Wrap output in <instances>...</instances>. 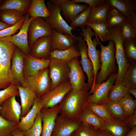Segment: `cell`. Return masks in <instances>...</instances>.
I'll return each instance as SVG.
<instances>
[{"label":"cell","instance_id":"obj_1","mask_svg":"<svg viewBox=\"0 0 136 136\" xmlns=\"http://www.w3.org/2000/svg\"><path fill=\"white\" fill-rule=\"evenodd\" d=\"M88 89L80 90L72 89L65 95L58 106L59 114L69 119L77 120L86 107L89 94Z\"/></svg>","mask_w":136,"mask_h":136},{"label":"cell","instance_id":"obj_2","mask_svg":"<svg viewBox=\"0 0 136 136\" xmlns=\"http://www.w3.org/2000/svg\"><path fill=\"white\" fill-rule=\"evenodd\" d=\"M98 41L101 49L99 62L101 64L100 70L96 77L95 83L106 81L112 74L116 73L115 48L114 42L109 40L108 45L105 46L101 44L99 39Z\"/></svg>","mask_w":136,"mask_h":136},{"label":"cell","instance_id":"obj_3","mask_svg":"<svg viewBox=\"0 0 136 136\" xmlns=\"http://www.w3.org/2000/svg\"><path fill=\"white\" fill-rule=\"evenodd\" d=\"M16 47L4 37L0 38V89H5L14 82L11 73V63Z\"/></svg>","mask_w":136,"mask_h":136},{"label":"cell","instance_id":"obj_4","mask_svg":"<svg viewBox=\"0 0 136 136\" xmlns=\"http://www.w3.org/2000/svg\"><path fill=\"white\" fill-rule=\"evenodd\" d=\"M112 40L115 48V58L118 66V71L115 80V84L122 83L125 73L128 65L129 62L125 55L123 40L120 34L119 26L109 29L104 42Z\"/></svg>","mask_w":136,"mask_h":136},{"label":"cell","instance_id":"obj_5","mask_svg":"<svg viewBox=\"0 0 136 136\" xmlns=\"http://www.w3.org/2000/svg\"><path fill=\"white\" fill-rule=\"evenodd\" d=\"M81 27L80 36L86 42L87 47V56L92 64L94 74V79L92 87L95 83L96 77L99 69L100 68L99 57L100 51L96 49V46L99 44V39L97 35L88 25Z\"/></svg>","mask_w":136,"mask_h":136},{"label":"cell","instance_id":"obj_6","mask_svg":"<svg viewBox=\"0 0 136 136\" xmlns=\"http://www.w3.org/2000/svg\"><path fill=\"white\" fill-rule=\"evenodd\" d=\"M21 86L30 89L35 93L37 97L43 95L51 88L48 67L40 70L33 76L25 77Z\"/></svg>","mask_w":136,"mask_h":136},{"label":"cell","instance_id":"obj_7","mask_svg":"<svg viewBox=\"0 0 136 136\" xmlns=\"http://www.w3.org/2000/svg\"><path fill=\"white\" fill-rule=\"evenodd\" d=\"M72 89L69 80L63 82L39 97L43 109L52 108L58 105L66 94Z\"/></svg>","mask_w":136,"mask_h":136},{"label":"cell","instance_id":"obj_8","mask_svg":"<svg viewBox=\"0 0 136 136\" xmlns=\"http://www.w3.org/2000/svg\"><path fill=\"white\" fill-rule=\"evenodd\" d=\"M46 6L50 15L45 20L51 29L70 35L75 39L76 37L73 34L72 31L76 29L72 28L62 17L59 6L49 1L47 2Z\"/></svg>","mask_w":136,"mask_h":136},{"label":"cell","instance_id":"obj_9","mask_svg":"<svg viewBox=\"0 0 136 136\" xmlns=\"http://www.w3.org/2000/svg\"><path fill=\"white\" fill-rule=\"evenodd\" d=\"M50 59L48 68L52 89L69 80L70 69L68 63L54 58Z\"/></svg>","mask_w":136,"mask_h":136},{"label":"cell","instance_id":"obj_10","mask_svg":"<svg viewBox=\"0 0 136 136\" xmlns=\"http://www.w3.org/2000/svg\"><path fill=\"white\" fill-rule=\"evenodd\" d=\"M117 73L112 74L106 81L95 83L91 93L89 94L87 102L98 105L104 104L108 101V94L117 75Z\"/></svg>","mask_w":136,"mask_h":136},{"label":"cell","instance_id":"obj_11","mask_svg":"<svg viewBox=\"0 0 136 136\" xmlns=\"http://www.w3.org/2000/svg\"><path fill=\"white\" fill-rule=\"evenodd\" d=\"M52 29L46 21L41 18H34L28 27V42L31 49L35 41L42 37L51 36Z\"/></svg>","mask_w":136,"mask_h":136},{"label":"cell","instance_id":"obj_12","mask_svg":"<svg viewBox=\"0 0 136 136\" xmlns=\"http://www.w3.org/2000/svg\"><path fill=\"white\" fill-rule=\"evenodd\" d=\"M34 18L27 14L25 16L24 23L19 32L16 35L4 37L18 48L26 55H30V49L28 42L27 32L30 23Z\"/></svg>","mask_w":136,"mask_h":136},{"label":"cell","instance_id":"obj_13","mask_svg":"<svg viewBox=\"0 0 136 136\" xmlns=\"http://www.w3.org/2000/svg\"><path fill=\"white\" fill-rule=\"evenodd\" d=\"M68 64L70 69L69 80L72 89H89L87 84L85 82V77L78 57L72 59Z\"/></svg>","mask_w":136,"mask_h":136},{"label":"cell","instance_id":"obj_14","mask_svg":"<svg viewBox=\"0 0 136 136\" xmlns=\"http://www.w3.org/2000/svg\"><path fill=\"white\" fill-rule=\"evenodd\" d=\"M16 96H13L4 101L0 107V114L7 121L18 124L21 118V105L16 100Z\"/></svg>","mask_w":136,"mask_h":136},{"label":"cell","instance_id":"obj_15","mask_svg":"<svg viewBox=\"0 0 136 136\" xmlns=\"http://www.w3.org/2000/svg\"><path fill=\"white\" fill-rule=\"evenodd\" d=\"M75 40L80 54L81 59L80 63L83 72L87 76V84L89 90H90L93 84L94 74L92 64L87 56V46L81 36L76 37Z\"/></svg>","mask_w":136,"mask_h":136},{"label":"cell","instance_id":"obj_16","mask_svg":"<svg viewBox=\"0 0 136 136\" xmlns=\"http://www.w3.org/2000/svg\"><path fill=\"white\" fill-rule=\"evenodd\" d=\"M81 123L77 120L58 114L55 119L51 136H71L79 128Z\"/></svg>","mask_w":136,"mask_h":136},{"label":"cell","instance_id":"obj_17","mask_svg":"<svg viewBox=\"0 0 136 136\" xmlns=\"http://www.w3.org/2000/svg\"><path fill=\"white\" fill-rule=\"evenodd\" d=\"M24 53L16 46L11 60V73L13 82L21 86L24 80L23 73Z\"/></svg>","mask_w":136,"mask_h":136},{"label":"cell","instance_id":"obj_18","mask_svg":"<svg viewBox=\"0 0 136 136\" xmlns=\"http://www.w3.org/2000/svg\"><path fill=\"white\" fill-rule=\"evenodd\" d=\"M60 112L58 105L52 108L43 109L40 113L42 121L41 136H51L56 118Z\"/></svg>","mask_w":136,"mask_h":136},{"label":"cell","instance_id":"obj_19","mask_svg":"<svg viewBox=\"0 0 136 136\" xmlns=\"http://www.w3.org/2000/svg\"><path fill=\"white\" fill-rule=\"evenodd\" d=\"M51 42V36H43L38 39L30 49V55L39 58L50 59Z\"/></svg>","mask_w":136,"mask_h":136},{"label":"cell","instance_id":"obj_20","mask_svg":"<svg viewBox=\"0 0 136 136\" xmlns=\"http://www.w3.org/2000/svg\"><path fill=\"white\" fill-rule=\"evenodd\" d=\"M50 59L37 58L24 54L23 73L25 77L33 76L40 70L48 67Z\"/></svg>","mask_w":136,"mask_h":136},{"label":"cell","instance_id":"obj_21","mask_svg":"<svg viewBox=\"0 0 136 136\" xmlns=\"http://www.w3.org/2000/svg\"><path fill=\"white\" fill-rule=\"evenodd\" d=\"M51 3L58 6L64 16L69 21L71 22L79 13L89 7L88 5L77 3L68 4L65 0H50Z\"/></svg>","mask_w":136,"mask_h":136},{"label":"cell","instance_id":"obj_22","mask_svg":"<svg viewBox=\"0 0 136 136\" xmlns=\"http://www.w3.org/2000/svg\"><path fill=\"white\" fill-rule=\"evenodd\" d=\"M43 104L39 97H37L31 109L24 117H21L17 128L25 131L29 129L33 125L38 114L42 109Z\"/></svg>","mask_w":136,"mask_h":136},{"label":"cell","instance_id":"obj_23","mask_svg":"<svg viewBox=\"0 0 136 136\" xmlns=\"http://www.w3.org/2000/svg\"><path fill=\"white\" fill-rule=\"evenodd\" d=\"M51 37V51L55 49H67L73 45L76 41L75 39L70 35L62 33L55 29H52Z\"/></svg>","mask_w":136,"mask_h":136},{"label":"cell","instance_id":"obj_24","mask_svg":"<svg viewBox=\"0 0 136 136\" xmlns=\"http://www.w3.org/2000/svg\"><path fill=\"white\" fill-rule=\"evenodd\" d=\"M17 87L21 100V117L25 116L30 111L37 97L35 93L28 88L18 85Z\"/></svg>","mask_w":136,"mask_h":136},{"label":"cell","instance_id":"obj_25","mask_svg":"<svg viewBox=\"0 0 136 136\" xmlns=\"http://www.w3.org/2000/svg\"><path fill=\"white\" fill-rule=\"evenodd\" d=\"M105 2L117 9L127 19L136 10L135 0H106Z\"/></svg>","mask_w":136,"mask_h":136},{"label":"cell","instance_id":"obj_26","mask_svg":"<svg viewBox=\"0 0 136 136\" xmlns=\"http://www.w3.org/2000/svg\"><path fill=\"white\" fill-rule=\"evenodd\" d=\"M77 120L97 130L102 128L105 121L86 107L82 111Z\"/></svg>","mask_w":136,"mask_h":136},{"label":"cell","instance_id":"obj_27","mask_svg":"<svg viewBox=\"0 0 136 136\" xmlns=\"http://www.w3.org/2000/svg\"><path fill=\"white\" fill-rule=\"evenodd\" d=\"M44 0H32L27 12L30 17L43 18L49 17L50 14L45 3Z\"/></svg>","mask_w":136,"mask_h":136},{"label":"cell","instance_id":"obj_28","mask_svg":"<svg viewBox=\"0 0 136 136\" xmlns=\"http://www.w3.org/2000/svg\"><path fill=\"white\" fill-rule=\"evenodd\" d=\"M112 136H125L130 130L124 122L116 120L104 121L102 128Z\"/></svg>","mask_w":136,"mask_h":136},{"label":"cell","instance_id":"obj_29","mask_svg":"<svg viewBox=\"0 0 136 136\" xmlns=\"http://www.w3.org/2000/svg\"><path fill=\"white\" fill-rule=\"evenodd\" d=\"M80 56V53L75 46L65 50L55 49L51 51L50 59L54 58L69 63L73 59Z\"/></svg>","mask_w":136,"mask_h":136},{"label":"cell","instance_id":"obj_30","mask_svg":"<svg viewBox=\"0 0 136 136\" xmlns=\"http://www.w3.org/2000/svg\"><path fill=\"white\" fill-rule=\"evenodd\" d=\"M31 0H7L0 7V11L11 9L17 11L23 16L25 15L30 4Z\"/></svg>","mask_w":136,"mask_h":136},{"label":"cell","instance_id":"obj_31","mask_svg":"<svg viewBox=\"0 0 136 136\" xmlns=\"http://www.w3.org/2000/svg\"><path fill=\"white\" fill-rule=\"evenodd\" d=\"M110 5L104 1V4L96 8L91 9L90 17L87 23H107Z\"/></svg>","mask_w":136,"mask_h":136},{"label":"cell","instance_id":"obj_32","mask_svg":"<svg viewBox=\"0 0 136 136\" xmlns=\"http://www.w3.org/2000/svg\"><path fill=\"white\" fill-rule=\"evenodd\" d=\"M114 120L124 122L127 117L118 102L108 101L104 104Z\"/></svg>","mask_w":136,"mask_h":136},{"label":"cell","instance_id":"obj_33","mask_svg":"<svg viewBox=\"0 0 136 136\" xmlns=\"http://www.w3.org/2000/svg\"><path fill=\"white\" fill-rule=\"evenodd\" d=\"M127 19L117 9L110 6L107 21L109 29L113 27L119 26Z\"/></svg>","mask_w":136,"mask_h":136},{"label":"cell","instance_id":"obj_34","mask_svg":"<svg viewBox=\"0 0 136 136\" xmlns=\"http://www.w3.org/2000/svg\"><path fill=\"white\" fill-rule=\"evenodd\" d=\"M24 18L25 16L15 10L5 9L0 11V19L10 26L15 24Z\"/></svg>","mask_w":136,"mask_h":136},{"label":"cell","instance_id":"obj_35","mask_svg":"<svg viewBox=\"0 0 136 136\" xmlns=\"http://www.w3.org/2000/svg\"><path fill=\"white\" fill-rule=\"evenodd\" d=\"M128 62V66L124 75L122 83L128 89L136 88V62Z\"/></svg>","mask_w":136,"mask_h":136},{"label":"cell","instance_id":"obj_36","mask_svg":"<svg viewBox=\"0 0 136 136\" xmlns=\"http://www.w3.org/2000/svg\"><path fill=\"white\" fill-rule=\"evenodd\" d=\"M128 89L122 83L113 85L108 94L109 100L118 102L121 99L130 94Z\"/></svg>","mask_w":136,"mask_h":136},{"label":"cell","instance_id":"obj_37","mask_svg":"<svg viewBox=\"0 0 136 136\" xmlns=\"http://www.w3.org/2000/svg\"><path fill=\"white\" fill-rule=\"evenodd\" d=\"M86 107L105 122L116 120L112 117L104 104L98 105L87 102Z\"/></svg>","mask_w":136,"mask_h":136},{"label":"cell","instance_id":"obj_38","mask_svg":"<svg viewBox=\"0 0 136 136\" xmlns=\"http://www.w3.org/2000/svg\"><path fill=\"white\" fill-rule=\"evenodd\" d=\"M125 56L128 61L136 62V38L123 40Z\"/></svg>","mask_w":136,"mask_h":136},{"label":"cell","instance_id":"obj_39","mask_svg":"<svg viewBox=\"0 0 136 136\" xmlns=\"http://www.w3.org/2000/svg\"><path fill=\"white\" fill-rule=\"evenodd\" d=\"M118 102L124 110L127 117L136 112V100L130 94L123 97Z\"/></svg>","mask_w":136,"mask_h":136},{"label":"cell","instance_id":"obj_40","mask_svg":"<svg viewBox=\"0 0 136 136\" xmlns=\"http://www.w3.org/2000/svg\"><path fill=\"white\" fill-rule=\"evenodd\" d=\"M91 10V8L89 7L78 14L71 21L70 26L76 29V27L86 26V24L90 16Z\"/></svg>","mask_w":136,"mask_h":136},{"label":"cell","instance_id":"obj_41","mask_svg":"<svg viewBox=\"0 0 136 136\" xmlns=\"http://www.w3.org/2000/svg\"><path fill=\"white\" fill-rule=\"evenodd\" d=\"M42 125V119L40 112L37 115L33 125L28 130L23 131L24 136H41Z\"/></svg>","mask_w":136,"mask_h":136},{"label":"cell","instance_id":"obj_42","mask_svg":"<svg viewBox=\"0 0 136 136\" xmlns=\"http://www.w3.org/2000/svg\"><path fill=\"white\" fill-rule=\"evenodd\" d=\"M93 29L95 33L98 36L101 41L104 42L109 29L107 23L97 22L86 24Z\"/></svg>","mask_w":136,"mask_h":136},{"label":"cell","instance_id":"obj_43","mask_svg":"<svg viewBox=\"0 0 136 136\" xmlns=\"http://www.w3.org/2000/svg\"><path fill=\"white\" fill-rule=\"evenodd\" d=\"M13 96H19L17 85L14 82L7 88L0 90V106L6 100Z\"/></svg>","mask_w":136,"mask_h":136},{"label":"cell","instance_id":"obj_44","mask_svg":"<svg viewBox=\"0 0 136 136\" xmlns=\"http://www.w3.org/2000/svg\"><path fill=\"white\" fill-rule=\"evenodd\" d=\"M18 124L7 121L0 114V136H13L12 132L17 128Z\"/></svg>","mask_w":136,"mask_h":136},{"label":"cell","instance_id":"obj_45","mask_svg":"<svg viewBox=\"0 0 136 136\" xmlns=\"http://www.w3.org/2000/svg\"><path fill=\"white\" fill-rule=\"evenodd\" d=\"M120 34L123 40L136 38V32L127 19L119 26Z\"/></svg>","mask_w":136,"mask_h":136},{"label":"cell","instance_id":"obj_46","mask_svg":"<svg viewBox=\"0 0 136 136\" xmlns=\"http://www.w3.org/2000/svg\"><path fill=\"white\" fill-rule=\"evenodd\" d=\"M74 132L78 136H99V130L82 123Z\"/></svg>","mask_w":136,"mask_h":136},{"label":"cell","instance_id":"obj_47","mask_svg":"<svg viewBox=\"0 0 136 136\" xmlns=\"http://www.w3.org/2000/svg\"><path fill=\"white\" fill-rule=\"evenodd\" d=\"M24 19L9 27L0 30V38L12 36L19 29H20L24 22Z\"/></svg>","mask_w":136,"mask_h":136},{"label":"cell","instance_id":"obj_48","mask_svg":"<svg viewBox=\"0 0 136 136\" xmlns=\"http://www.w3.org/2000/svg\"><path fill=\"white\" fill-rule=\"evenodd\" d=\"M105 0H67L68 4L83 3L87 4L91 9L97 7L104 3Z\"/></svg>","mask_w":136,"mask_h":136},{"label":"cell","instance_id":"obj_49","mask_svg":"<svg viewBox=\"0 0 136 136\" xmlns=\"http://www.w3.org/2000/svg\"><path fill=\"white\" fill-rule=\"evenodd\" d=\"M124 122L130 129L136 125V112L133 115L127 117Z\"/></svg>","mask_w":136,"mask_h":136},{"label":"cell","instance_id":"obj_50","mask_svg":"<svg viewBox=\"0 0 136 136\" xmlns=\"http://www.w3.org/2000/svg\"><path fill=\"white\" fill-rule=\"evenodd\" d=\"M127 19L135 31L136 32V14L135 11L133 12L130 17Z\"/></svg>","mask_w":136,"mask_h":136},{"label":"cell","instance_id":"obj_51","mask_svg":"<svg viewBox=\"0 0 136 136\" xmlns=\"http://www.w3.org/2000/svg\"><path fill=\"white\" fill-rule=\"evenodd\" d=\"M12 134L13 136H24L23 131L18 128L12 131Z\"/></svg>","mask_w":136,"mask_h":136},{"label":"cell","instance_id":"obj_52","mask_svg":"<svg viewBox=\"0 0 136 136\" xmlns=\"http://www.w3.org/2000/svg\"><path fill=\"white\" fill-rule=\"evenodd\" d=\"M125 136H136V125L131 128Z\"/></svg>","mask_w":136,"mask_h":136},{"label":"cell","instance_id":"obj_53","mask_svg":"<svg viewBox=\"0 0 136 136\" xmlns=\"http://www.w3.org/2000/svg\"><path fill=\"white\" fill-rule=\"evenodd\" d=\"M99 136H112L106 131L103 130H99Z\"/></svg>","mask_w":136,"mask_h":136},{"label":"cell","instance_id":"obj_54","mask_svg":"<svg viewBox=\"0 0 136 136\" xmlns=\"http://www.w3.org/2000/svg\"><path fill=\"white\" fill-rule=\"evenodd\" d=\"M11 26L8 24L0 20V30L9 27Z\"/></svg>","mask_w":136,"mask_h":136},{"label":"cell","instance_id":"obj_55","mask_svg":"<svg viewBox=\"0 0 136 136\" xmlns=\"http://www.w3.org/2000/svg\"><path fill=\"white\" fill-rule=\"evenodd\" d=\"M128 92L129 94H132L136 98V88H133L128 89Z\"/></svg>","mask_w":136,"mask_h":136},{"label":"cell","instance_id":"obj_56","mask_svg":"<svg viewBox=\"0 0 136 136\" xmlns=\"http://www.w3.org/2000/svg\"><path fill=\"white\" fill-rule=\"evenodd\" d=\"M71 136H78L74 132L73 133Z\"/></svg>","mask_w":136,"mask_h":136},{"label":"cell","instance_id":"obj_57","mask_svg":"<svg viewBox=\"0 0 136 136\" xmlns=\"http://www.w3.org/2000/svg\"><path fill=\"white\" fill-rule=\"evenodd\" d=\"M2 4H1L0 3V6H1Z\"/></svg>","mask_w":136,"mask_h":136},{"label":"cell","instance_id":"obj_58","mask_svg":"<svg viewBox=\"0 0 136 136\" xmlns=\"http://www.w3.org/2000/svg\"></svg>","mask_w":136,"mask_h":136}]
</instances>
